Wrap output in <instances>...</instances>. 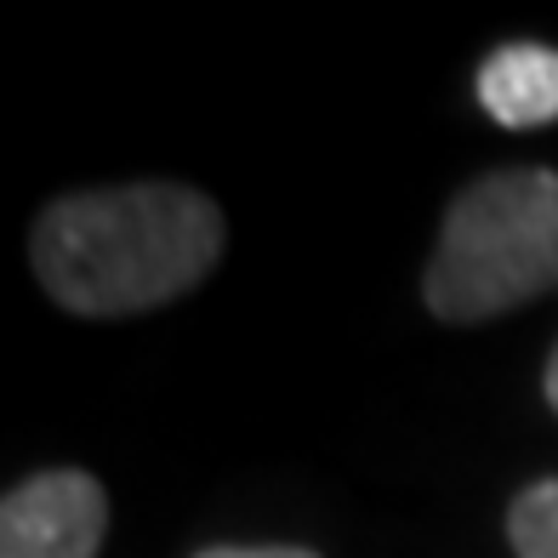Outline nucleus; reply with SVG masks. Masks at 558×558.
<instances>
[{"label":"nucleus","instance_id":"1","mask_svg":"<svg viewBox=\"0 0 558 558\" xmlns=\"http://www.w3.org/2000/svg\"><path fill=\"white\" fill-rule=\"evenodd\" d=\"M29 257L58 308L125 319L183 296L217 268L222 211L183 183L86 189L40 211Z\"/></svg>","mask_w":558,"mask_h":558},{"label":"nucleus","instance_id":"2","mask_svg":"<svg viewBox=\"0 0 558 558\" xmlns=\"http://www.w3.org/2000/svg\"><path fill=\"white\" fill-rule=\"evenodd\" d=\"M558 291V171H490L450 199L422 296L450 325Z\"/></svg>","mask_w":558,"mask_h":558},{"label":"nucleus","instance_id":"3","mask_svg":"<svg viewBox=\"0 0 558 558\" xmlns=\"http://www.w3.org/2000/svg\"><path fill=\"white\" fill-rule=\"evenodd\" d=\"M109 536V496L81 468H52L0 501V558H97Z\"/></svg>","mask_w":558,"mask_h":558},{"label":"nucleus","instance_id":"4","mask_svg":"<svg viewBox=\"0 0 558 558\" xmlns=\"http://www.w3.org/2000/svg\"><path fill=\"white\" fill-rule=\"evenodd\" d=\"M478 104L507 132L558 120V52L536 40H513L478 63Z\"/></svg>","mask_w":558,"mask_h":558},{"label":"nucleus","instance_id":"5","mask_svg":"<svg viewBox=\"0 0 558 558\" xmlns=\"http://www.w3.org/2000/svg\"><path fill=\"white\" fill-rule=\"evenodd\" d=\"M507 536L519 558H558V478H536L507 507Z\"/></svg>","mask_w":558,"mask_h":558},{"label":"nucleus","instance_id":"6","mask_svg":"<svg viewBox=\"0 0 558 558\" xmlns=\"http://www.w3.org/2000/svg\"><path fill=\"white\" fill-rule=\"evenodd\" d=\"M194 558H319V553H308V547H206Z\"/></svg>","mask_w":558,"mask_h":558},{"label":"nucleus","instance_id":"7","mask_svg":"<svg viewBox=\"0 0 558 558\" xmlns=\"http://www.w3.org/2000/svg\"><path fill=\"white\" fill-rule=\"evenodd\" d=\"M547 404L558 411V348H553V360H547Z\"/></svg>","mask_w":558,"mask_h":558}]
</instances>
